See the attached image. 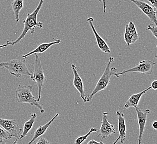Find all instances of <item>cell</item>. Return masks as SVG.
<instances>
[{
	"instance_id": "1",
	"label": "cell",
	"mask_w": 157,
	"mask_h": 144,
	"mask_svg": "<svg viewBox=\"0 0 157 144\" xmlns=\"http://www.w3.org/2000/svg\"><path fill=\"white\" fill-rule=\"evenodd\" d=\"M44 2V0H40L39 3L36 9L32 13H29L27 14L26 18L23 21L24 27L20 36L14 41H7L5 44L0 45V48L6 47L9 45H16L20 42L22 39L24 38L28 32H30L31 34H33L35 31V28L37 27L39 28L40 29L43 28V23L41 22L37 21V16L42 7Z\"/></svg>"
},
{
	"instance_id": "2",
	"label": "cell",
	"mask_w": 157,
	"mask_h": 144,
	"mask_svg": "<svg viewBox=\"0 0 157 144\" xmlns=\"http://www.w3.org/2000/svg\"><path fill=\"white\" fill-rule=\"evenodd\" d=\"M114 57H110L109 58L108 63L107 64L105 67L104 72L103 73V75L101 76L99 80L97 82L95 87L92 92L86 97V102H89L93 99V96L99 93L100 91L105 90L107 87L108 86L110 83V78L112 76H115L117 78H119V75H117V69L115 67H113L110 68V66L113 62H114Z\"/></svg>"
},
{
	"instance_id": "3",
	"label": "cell",
	"mask_w": 157,
	"mask_h": 144,
	"mask_svg": "<svg viewBox=\"0 0 157 144\" xmlns=\"http://www.w3.org/2000/svg\"><path fill=\"white\" fill-rule=\"evenodd\" d=\"M25 59L22 58V59L16 58L1 62L0 63V68L7 69L10 74L16 78H20L22 76H30L31 73L27 68Z\"/></svg>"
},
{
	"instance_id": "4",
	"label": "cell",
	"mask_w": 157,
	"mask_h": 144,
	"mask_svg": "<svg viewBox=\"0 0 157 144\" xmlns=\"http://www.w3.org/2000/svg\"><path fill=\"white\" fill-rule=\"evenodd\" d=\"M32 92L33 87L31 85H19L16 91V100L17 102L35 106L39 109L41 114H44L45 113L44 108L33 96Z\"/></svg>"
},
{
	"instance_id": "5",
	"label": "cell",
	"mask_w": 157,
	"mask_h": 144,
	"mask_svg": "<svg viewBox=\"0 0 157 144\" xmlns=\"http://www.w3.org/2000/svg\"><path fill=\"white\" fill-rule=\"evenodd\" d=\"M35 64H34V72L31 73V79L36 83L38 88L39 95L37 100L39 102L41 96V91L43 85L46 81V78L44 75V70L42 69L41 60L38 53H35Z\"/></svg>"
},
{
	"instance_id": "6",
	"label": "cell",
	"mask_w": 157,
	"mask_h": 144,
	"mask_svg": "<svg viewBox=\"0 0 157 144\" xmlns=\"http://www.w3.org/2000/svg\"><path fill=\"white\" fill-rule=\"evenodd\" d=\"M156 62L153 60H143L140 61L136 66L130 69L124 70L123 72L117 73V75H121L128 73L137 72L140 73L151 74L153 73V68Z\"/></svg>"
},
{
	"instance_id": "7",
	"label": "cell",
	"mask_w": 157,
	"mask_h": 144,
	"mask_svg": "<svg viewBox=\"0 0 157 144\" xmlns=\"http://www.w3.org/2000/svg\"><path fill=\"white\" fill-rule=\"evenodd\" d=\"M0 126L10 132L12 137L16 139L13 143H16L18 140H20L22 129L20 128L17 121L16 120H10L0 118Z\"/></svg>"
},
{
	"instance_id": "8",
	"label": "cell",
	"mask_w": 157,
	"mask_h": 144,
	"mask_svg": "<svg viewBox=\"0 0 157 144\" xmlns=\"http://www.w3.org/2000/svg\"><path fill=\"white\" fill-rule=\"evenodd\" d=\"M134 5H136L142 12L147 16L149 20L154 23V25L157 26V11L154 7L142 0H130Z\"/></svg>"
},
{
	"instance_id": "9",
	"label": "cell",
	"mask_w": 157,
	"mask_h": 144,
	"mask_svg": "<svg viewBox=\"0 0 157 144\" xmlns=\"http://www.w3.org/2000/svg\"><path fill=\"white\" fill-rule=\"evenodd\" d=\"M108 114V113L106 112L103 113L101 124L99 131H98V137L101 136V140H103L105 139L110 137L112 134L115 133L114 126L109 123V121L107 119Z\"/></svg>"
},
{
	"instance_id": "10",
	"label": "cell",
	"mask_w": 157,
	"mask_h": 144,
	"mask_svg": "<svg viewBox=\"0 0 157 144\" xmlns=\"http://www.w3.org/2000/svg\"><path fill=\"white\" fill-rule=\"evenodd\" d=\"M72 71H73V75H74V79H73V85L76 89L78 91L80 98H82L83 102L86 103V94L85 93L84 87V84L82 81V79L78 73V70L77 69V67L74 63H73L71 66Z\"/></svg>"
},
{
	"instance_id": "11",
	"label": "cell",
	"mask_w": 157,
	"mask_h": 144,
	"mask_svg": "<svg viewBox=\"0 0 157 144\" xmlns=\"http://www.w3.org/2000/svg\"><path fill=\"white\" fill-rule=\"evenodd\" d=\"M139 39V35L137 33L135 24L133 22H129L125 26L124 32V41L128 47L131 44H134Z\"/></svg>"
},
{
	"instance_id": "12",
	"label": "cell",
	"mask_w": 157,
	"mask_h": 144,
	"mask_svg": "<svg viewBox=\"0 0 157 144\" xmlns=\"http://www.w3.org/2000/svg\"><path fill=\"white\" fill-rule=\"evenodd\" d=\"M136 114H137V119L139 125V135L138 139V144H140L142 142L143 134L145 129L146 121L147 120V116L150 113V110L146 109L145 111H142L138 106L136 108Z\"/></svg>"
},
{
	"instance_id": "13",
	"label": "cell",
	"mask_w": 157,
	"mask_h": 144,
	"mask_svg": "<svg viewBox=\"0 0 157 144\" xmlns=\"http://www.w3.org/2000/svg\"><path fill=\"white\" fill-rule=\"evenodd\" d=\"M116 115L118 117V131L119 133V135L118 138L115 140V141L113 142V144H117L119 140H121V144L124 143L125 137H126V124H125V119L124 117V115L121 111L120 110H117L116 112Z\"/></svg>"
},
{
	"instance_id": "14",
	"label": "cell",
	"mask_w": 157,
	"mask_h": 144,
	"mask_svg": "<svg viewBox=\"0 0 157 144\" xmlns=\"http://www.w3.org/2000/svg\"><path fill=\"white\" fill-rule=\"evenodd\" d=\"M86 22L89 23L91 30L93 32L96 41H97V45H98V47H99L100 49L105 53H108V54L110 53L111 51H110V49L109 48V46L107 45V43H106L105 41L99 36V34L98 33L97 31L95 28L94 24H93L94 18L93 17L88 18L86 20Z\"/></svg>"
},
{
	"instance_id": "15",
	"label": "cell",
	"mask_w": 157,
	"mask_h": 144,
	"mask_svg": "<svg viewBox=\"0 0 157 144\" xmlns=\"http://www.w3.org/2000/svg\"><path fill=\"white\" fill-rule=\"evenodd\" d=\"M151 89V88L150 86L149 87L145 89L144 90H142V92H140L139 93L132 95L130 96V98L128 99L126 103H125L124 106H123L124 109H128L130 107H133L134 108L137 107L139 101H140V99L141 98L142 95H143V94H145L147 91L150 90Z\"/></svg>"
},
{
	"instance_id": "16",
	"label": "cell",
	"mask_w": 157,
	"mask_h": 144,
	"mask_svg": "<svg viewBox=\"0 0 157 144\" xmlns=\"http://www.w3.org/2000/svg\"><path fill=\"white\" fill-rule=\"evenodd\" d=\"M54 42H48V43H44L41 45H40L36 49H35L33 51L28 53L27 54H24L22 56V58H26L27 57L30 56L32 54L35 53H43L45 52L46 51L48 48L51 47L53 45H58L60 43V39H54Z\"/></svg>"
},
{
	"instance_id": "17",
	"label": "cell",
	"mask_w": 157,
	"mask_h": 144,
	"mask_svg": "<svg viewBox=\"0 0 157 144\" xmlns=\"http://www.w3.org/2000/svg\"><path fill=\"white\" fill-rule=\"evenodd\" d=\"M59 115V113H56V114H55V115L54 117H52V119L50 120L49 121H48L47 123H46L44 125L40 126L39 127L36 129V130L35 131L33 138L29 142V144H33V142L35 141V140H37V139L39 138V137L44 135V134L45 133L47 129H48V127L50 126V125L52 124V123L54 121L56 117H58Z\"/></svg>"
},
{
	"instance_id": "18",
	"label": "cell",
	"mask_w": 157,
	"mask_h": 144,
	"mask_svg": "<svg viewBox=\"0 0 157 144\" xmlns=\"http://www.w3.org/2000/svg\"><path fill=\"white\" fill-rule=\"evenodd\" d=\"M36 117L37 115L36 113H33L31 114L30 118L29 119V120H27L26 122H25V123L24 125V129L20 135V139H22L25 138L26 136H27L29 132L30 131L31 129L33 128V124L35 123V121Z\"/></svg>"
},
{
	"instance_id": "19",
	"label": "cell",
	"mask_w": 157,
	"mask_h": 144,
	"mask_svg": "<svg viewBox=\"0 0 157 144\" xmlns=\"http://www.w3.org/2000/svg\"><path fill=\"white\" fill-rule=\"evenodd\" d=\"M24 0H13L11 3V7L14 13V18L16 23L20 20V12L24 8Z\"/></svg>"
},
{
	"instance_id": "20",
	"label": "cell",
	"mask_w": 157,
	"mask_h": 144,
	"mask_svg": "<svg viewBox=\"0 0 157 144\" xmlns=\"http://www.w3.org/2000/svg\"><path fill=\"white\" fill-rule=\"evenodd\" d=\"M98 132V129H97L96 128H91L90 129L89 131L86 134H85V135H82L81 136L78 137V138L76 139L75 140V141L74 142V144H82V143H83L84 141L86 139L88 138V136L90 135L91 133H93V132Z\"/></svg>"
},
{
	"instance_id": "21",
	"label": "cell",
	"mask_w": 157,
	"mask_h": 144,
	"mask_svg": "<svg viewBox=\"0 0 157 144\" xmlns=\"http://www.w3.org/2000/svg\"><path fill=\"white\" fill-rule=\"evenodd\" d=\"M12 138L11 134L5 129L0 127V144L3 143L4 140H10Z\"/></svg>"
},
{
	"instance_id": "22",
	"label": "cell",
	"mask_w": 157,
	"mask_h": 144,
	"mask_svg": "<svg viewBox=\"0 0 157 144\" xmlns=\"http://www.w3.org/2000/svg\"><path fill=\"white\" fill-rule=\"evenodd\" d=\"M147 31H150L154 37L157 39V26H151V24H149L148 27L146 29Z\"/></svg>"
},
{
	"instance_id": "23",
	"label": "cell",
	"mask_w": 157,
	"mask_h": 144,
	"mask_svg": "<svg viewBox=\"0 0 157 144\" xmlns=\"http://www.w3.org/2000/svg\"><path fill=\"white\" fill-rule=\"evenodd\" d=\"M34 143H36V144H50V142L48 141L45 139L42 138L40 139L39 140L36 142H35Z\"/></svg>"
},
{
	"instance_id": "24",
	"label": "cell",
	"mask_w": 157,
	"mask_h": 144,
	"mask_svg": "<svg viewBox=\"0 0 157 144\" xmlns=\"http://www.w3.org/2000/svg\"><path fill=\"white\" fill-rule=\"evenodd\" d=\"M149 3H151V6L154 8V9L157 11V0H147Z\"/></svg>"
},
{
	"instance_id": "25",
	"label": "cell",
	"mask_w": 157,
	"mask_h": 144,
	"mask_svg": "<svg viewBox=\"0 0 157 144\" xmlns=\"http://www.w3.org/2000/svg\"><path fill=\"white\" fill-rule=\"evenodd\" d=\"M151 87L152 88L153 90H157V80H155L153 81H152L151 83Z\"/></svg>"
},
{
	"instance_id": "26",
	"label": "cell",
	"mask_w": 157,
	"mask_h": 144,
	"mask_svg": "<svg viewBox=\"0 0 157 144\" xmlns=\"http://www.w3.org/2000/svg\"><path fill=\"white\" fill-rule=\"evenodd\" d=\"M103 144V142L102 141H95V140H91L90 141H89L88 142V144Z\"/></svg>"
},
{
	"instance_id": "27",
	"label": "cell",
	"mask_w": 157,
	"mask_h": 144,
	"mask_svg": "<svg viewBox=\"0 0 157 144\" xmlns=\"http://www.w3.org/2000/svg\"><path fill=\"white\" fill-rule=\"evenodd\" d=\"M151 127L157 130V121H154L151 123Z\"/></svg>"
},
{
	"instance_id": "28",
	"label": "cell",
	"mask_w": 157,
	"mask_h": 144,
	"mask_svg": "<svg viewBox=\"0 0 157 144\" xmlns=\"http://www.w3.org/2000/svg\"><path fill=\"white\" fill-rule=\"evenodd\" d=\"M103 12L105 13L106 9V6L105 0H103Z\"/></svg>"
},
{
	"instance_id": "29",
	"label": "cell",
	"mask_w": 157,
	"mask_h": 144,
	"mask_svg": "<svg viewBox=\"0 0 157 144\" xmlns=\"http://www.w3.org/2000/svg\"><path fill=\"white\" fill-rule=\"evenodd\" d=\"M99 1L100 2H101V1H102V0H99Z\"/></svg>"
}]
</instances>
